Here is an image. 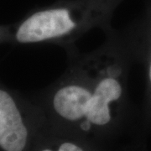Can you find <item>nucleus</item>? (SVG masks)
I'll return each instance as SVG.
<instances>
[{
	"instance_id": "nucleus-7",
	"label": "nucleus",
	"mask_w": 151,
	"mask_h": 151,
	"mask_svg": "<svg viewBox=\"0 0 151 151\" xmlns=\"http://www.w3.org/2000/svg\"><path fill=\"white\" fill-rule=\"evenodd\" d=\"M41 151H53V150H49V149H45V150H41Z\"/></svg>"
},
{
	"instance_id": "nucleus-4",
	"label": "nucleus",
	"mask_w": 151,
	"mask_h": 151,
	"mask_svg": "<svg viewBox=\"0 0 151 151\" xmlns=\"http://www.w3.org/2000/svg\"><path fill=\"white\" fill-rule=\"evenodd\" d=\"M123 86L116 76H107L97 82L92 92V102L86 121L90 126H104L111 120V105L119 100Z\"/></svg>"
},
{
	"instance_id": "nucleus-2",
	"label": "nucleus",
	"mask_w": 151,
	"mask_h": 151,
	"mask_svg": "<svg viewBox=\"0 0 151 151\" xmlns=\"http://www.w3.org/2000/svg\"><path fill=\"white\" fill-rule=\"evenodd\" d=\"M28 129L14 98L0 90V146L4 151H23L27 145Z\"/></svg>"
},
{
	"instance_id": "nucleus-3",
	"label": "nucleus",
	"mask_w": 151,
	"mask_h": 151,
	"mask_svg": "<svg viewBox=\"0 0 151 151\" xmlns=\"http://www.w3.org/2000/svg\"><path fill=\"white\" fill-rule=\"evenodd\" d=\"M93 89L78 82L65 84L60 87L53 97V107L62 119L76 122L83 119L92 106Z\"/></svg>"
},
{
	"instance_id": "nucleus-5",
	"label": "nucleus",
	"mask_w": 151,
	"mask_h": 151,
	"mask_svg": "<svg viewBox=\"0 0 151 151\" xmlns=\"http://www.w3.org/2000/svg\"><path fill=\"white\" fill-rule=\"evenodd\" d=\"M57 151H83V150L74 143L64 142L59 146Z\"/></svg>"
},
{
	"instance_id": "nucleus-6",
	"label": "nucleus",
	"mask_w": 151,
	"mask_h": 151,
	"mask_svg": "<svg viewBox=\"0 0 151 151\" xmlns=\"http://www.w3.org/2000/svg\"><path fill=\"white\" fill-rule=\"evenodd\" d=\"M150 81H151V64H150Z\"/></svg>"
},
{
	"instance_id": "nucleus-1",
	"label": "nucleus",
	"mask_w": 151,
	"mask_h": 151,
	"mask_svg": "<svg viewBox=\"0 0 151 151\" xmlns=\"http://www.w3.org/2000/svg\"><path fill=\"white\" fill-rule=\"evenodd\" d=\"M76 22L65 9H53L32 14L17 29L15 38L19 43L47 41L70 34Z\"/></svg>"
}]
</instances>
